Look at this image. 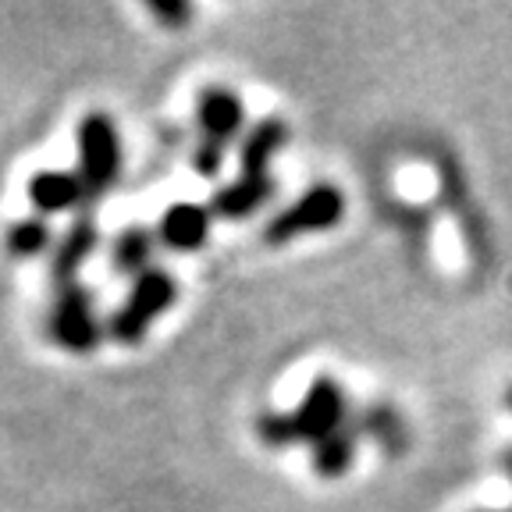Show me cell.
<instances>
[{
    "label": "cell",
    "instance_id": "1",
    "mask_svg": "<svg viewBox=\"0 0 512 512\" xmlns=\"http://www.w3.org/2000/svg\"><path fill=\"white\" fill-rule=\"evenodd\" d=\"M349 424V392L335 377H317L306 388L303 402L292 413H267L256 420V434L267 448H288V445H313L324 434L338 431Z\"/></svg>",
    "mask_w": 512,
    "mask_h": 512
},
{
    "label": "cell",
    "instance_id": "2",
    "mask_svg": "<svg viewBox=\"0 0 512 512\" xmlns=\"http://www.w3.org/2000/svg\"><path fill=\"white\" fill-rule=\"evenodd\" d=\"M75 178L82 182L86 203L104 200L107 192L118 185L125 150H121V132L107 111L82 114L75 128Z\"/></svg>",
    "mask_w": 512,
    "mask_h": 512
},
{
    "label": "cell",
    "instance_id": "3",
    "mask_svg": "<svg viewBox=\"0 0 512 512\" xmlns=\"http://www.w3.org/2000/svg\"><path fill=\"white\" fill-rule=\"evenodd\" d=\"M175 303H178V278L171 271H164V267H150V271H143L132 281L128 296L107 317V338L114 345L132 349V345H139L150 335L153 324Z\"/></svg>",
    "mask_w": 512,
    "mask_h": 512
},
{
    "label": "cell",
    "instance_id": "4",
    "mask_svg": "<svg viewBox=\"0 0 512 512\" xmlns=\"http://www.w3.org/2000/svg\"><path fill=\"white\" fill-rule=\"evenodd\" d=\"M47 335L57 349L72 352V356H89L100 349V342L107 338V320H100L96 296L82 281L57 288L47 310Z\"/></svg>",
    "mask_w": 512,
    "mask_h": 512
},
{
    "label": "cell",
    "instance_id": "5",
    "mask_svg": "<svg viewBox=\"0 0 512 512\" xmlns=\"http://www.w3.org/2000/svg\"><path fill=\"white\" fill-rule=\"evenodd\" d=\"M345 217V192L338 185H310V189L299 196L296 203H288L281 214H274L264 228V239L271 246H285V242H296L303 235L313 232H328Z\"/></svg>",
    "mask_w": 512,
    "mask_h": 512
},
{
    "label": "cell",
    "instance_id": "6",
    "mask_svg": "<svg viewBox=\"0 0 512 512\" xmlns=\"http://www.w3.org/2000/svg\"><path fill=\"white\" fill-rule=\"evenodd\" d=\"M96 246H100V221H96L93 210H82L50 249V281H54V288L72 285L75 274L93 260Z\"/></svg>",
    "mask_w": 512,
    "mask_h": 512
},
{
    "label": "cell",
    "instance_id": "7",
    "mask_svg": "<svg viewBox=\"0 0 512 512\" xmlns=\"http://www.w3.org/2000/svg\"><path fill=\"white\" fill-rule=\"evenodd\" d=\"M242 121H246V107H242L239 93H232V89L210 86L196 100V125H200V136L207 143H217L228 150L239 139Z\"/></svg>",
    "mask_w": 512,
    "mask_h": 512
},
{
    "label": "cell",
    "instance_id": "8",
    "mask_svg": "<svg viewBox=\"0 0 512 512\" xmlns=\"http://www.w3.org/2000/svg\"><path fill=\"white\" fill-rule=\"evenodd\" d=\"M210 224H214V214L203 203H175L160 214L157 228V242L164 249H175V253H196L200 246H207L210 239Z\"/></svg>",
    "mask_w": 512,
    "mask_h": 512
},
{
    "label": "cell",
    "instance_id": "9",
    "mask_svg": "<svg viewBox=\"0 0 512 512\" xmlns=\"http://www.w3.org/2000/svg\"><path fill=\"white\" fill-rule=\"evenodd\" d=\"M25 196H29V203L36 207L40 217L68 214V210L86 203V192H82V182L75 178V171H57V168L36 171L25 182Z\"/></svg>",
    "mask_w": 512,
    "mask_h": 512
},
{
    "label": "cell",
    "instance_id": "10",
    "mask_svg": "<svg viewBox=\"0 0 512 512\" xmlns=\"http://www.w3.org/2000/svg\"><path fill=\"white\" fill-rule=\"evenodd\" d=\"M274 196L271 175H239L235 182L221 185L210 200V214L224 217V221H242V217L256 214L260 207H267V200Z\"/></svg>",
    "mask_w": 512,
    "mask_h": 512
},
{
    "label": "cell",
    "instance_id": "11",
    "mask_svg": "<svg viewBox=\"0 0 512 512\" xmlns=\"http://www.w3.org/2000/svg\"><path fill=\"white\" fill-rule=\"evenodd\" d=\"M288 143V125L281 118L256 121L239 143V168L242 175H267L271 160L285 150Z\"/></svg>",
    "mask_w": 512,
    "mask_h": 512
},
{
    "label": "cell",
    "instance_id": "12",
    "mask_svg": "<svg viewBox=\"0 0 512 512\" xmlns=\"http://www.w3.org/2000/svg\"><path fill=\"white\" fill-rule=\"evenodd\" d=\"M356 448H360V431H356L349 420V424H342L338 431L324 434V438L310 445L313 473L324 480H335V477H342V473H349L352 463H356Z\"/></svg>",
    "mask_w": 512,
    "mask_h": 512
},
{
    "label": "cell",
    "instance_id": "13",
    "mask_svg": "<svg viewBox=\"0 0 512 512\" xmlns=\"http://www.w3.org/2000/svg\"><path fill=\"white\" fill-rule=\"evenodd\" d=\"M153 246H157V235L146 224H128L114 235L111 242V271L128 274V278H139L143 271H150Z\"/></svg>",
    "mask_w": 512,
    "mask_h": 512
},
{
    "label": "cell",
    "instance_id": "14",
    "mask_svg": "<svg viewBox=\"0 0 512 512\" xmlns=\"http://www.w3.org/2000/svg\"><path fill=\"white\" fill-rule=\"evenodd\" d=\"M352 427L360 431V438L363 434L374 438L384 452H402L409 441L406 420H402L399 409L388 406V402H370V406H363L360 413L352 416Z\"/></svg>",
    "mask_w": 512,
    "mask_h": 512
},
{
    "label": "cell",
    "instance_id": "15",
    "mask_svg": "<svg viewBox=\"0 0 512 512\" xmlns=\"http://www.w3.org/2000/svg\"><path fill=\"white\" fill-rule=\"evenodd\" d=\"M4 249H8L15 260H36V256H43L47 249H54L47 217L32 214V217L11 221L8 235H4Z\"/></svg>",
    "mask_w": 512,
    "mask_h": 512
},
{
    "label": "cell",
    "instance_id": "16",
    "mask_svg": "<svg viewBox=\"0 0 512 512\" xmlns=\"http://www.w3.org/2000/svg\"><path fill=\"white\" fill-rule=\"evenodd\" d=\"M224 146H217V143H207V139H200L196 143V150H192V171L200 178H217L221 175V168H224Z\"/></svg>",
    "mask_w": 512,
    "mask_h": 512
},
{
    "label": "cell",
    "instance_id": "17",
    "mask_svg": "<svg viewBox=\"0 0 512 512\" xmlns=\"http://www.w3.org/2000/svg\"><path fill=\"white\" fill-rule=\"evenodd\" d=\"M146 8H150L153 18H160V22L171 25V29H178V25H185L192 18V8L189 4H182V0H171V4H164V0H150Z\"/></svg>",
    "mask_w": 512,
    "mask_h": 512
},
{
    "label": "cell",
    "instance_id": "18",
    "mask_svg": "<svg viewBox=\"0 0 512 512\" xmlns=\"http://www.w3.org/2000/svg\"><path fill=\"white\" fill-rule=\"evenodd\" d=\"M502 470L509 473V480H512V448H505V452H502ZM509 512H512V509H509Z\"/></svg>",
    "mask_w": 512,
    "mask_h": 512
},
{
    "label": "cell",
    "instance_id": "19",
    "mask_svg": "<svg viewBox=\"0 0 512 512\" xmlns=\"http://www.w3.org/2000/svg\"><path fill=\"white\" fill-rule=\"evenodd\" d=\"M505 406L512 409V388H509V392H505Z\"/></svg>",
    "mask_w": 512,
    "mask_h": 512
},
{
    "label": "cell",
    "instance_id": "20",
    "mask_svg": "<svg viewBox=\"0 0 512 512\" xmlns=\"http://www.w3.org/2000/svg\"><path fill=\"white\" fill-rule=\"evenodd\" d=\"M477 512H498V509H477ZM505 512H509V509H505Z\"/></svg>",
    "mask_w": 512,
    "mask_h": 512
}]
</instances>
